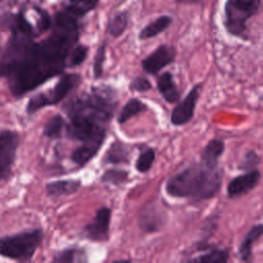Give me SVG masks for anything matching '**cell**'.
Wrapping results in <instances>:
<instances>
[{
	"label": "cell",
	"mask_w": 263,
	"mask_h": 263,
	"mask_svg": "<svg viewBox=\"0 0 263 263\" xmlns=\"http://www.w3.org/2000/svg\"><path fill=\"white\" fill-rule=\"evenodd\" d=\"M111 222V210L108 206L100 208L93 219L85 225L83 233L86 238L92 241H104L109 237Z\"/></svg>",
	"instance_id": "10"
},
{
	"label": "cell",
	"mask_w": 263,
	"mask_h": 263,
	"mask_svg": "<svg viewBox=\"0 0 263 263\" xmlns=\"http://www.w3.org/2000/svg\"><path fill=\"white\" fill-rule=\"evenodd\" d=\"M41 229H31L0 238V256L11 260H30L42 241Z\"/></svg>",
	"instance_id": "4"
},
{
	"label": "cell",
	"mask_w": 263,
	"mask_h": 263,
	"mask_svg": "<svg viewBox=\"0 0 263 263\" xmlns=\"http://www.w3.org/2000/svg\"><path fill=\"white\" fill-rule=\"evenodd\" d=\"M132 150L133 148L129 145L123 143L122 141L116 140L108 148L107 152L105 153L103 161L105 163L111 164L128 163L130 159Z\"/></svg>",
	"instance_id": "14"
},
{
	"label": "cell",
	"mask_w": 263,
	"mask_h": 263,
	"mask_svg": "<svg viewBox=\"0 0 263 263\" xmlns=\"http://www.w3.org/2000/svg\"><path fill=\"white\" fill-rule=\"evenodd\" d=\"M20 137L16 132L10 129L0 132V182L10 177Z\"/></svg>",
	"instance_id": "7"
},
{
	"label": "cell",
	"mask_w": 263,
	"mask_h": 263,
	"mask_svg": "<svg viewBox=\"0 0 263 263\" xmlns=\"http://www.w3.org/2000/svg\"><path fill=\"white\" fill-rule=\"evenodd\" d=\"M129 176V172L125 170H118V168H109L105 171L102 175L101 180L104 183H109L112 185H119L127 181Z\"/></svg>",
	"instance_id": "26"
},
{
	"label": "cell",
	"mask_w": 263,
	"mask_h": 263,
	"mask_svg": "<svg viewBox=\"0 0 263 263\" xmlns=\"http://www.w3.org/2000/svg\"><path fill=\"white\" fill-rule=\"evenodd\" d=\"M75 16L70 10L59 12L51 34L40 43H34L10 74L9 86L14 97L24 96L64 71L66 59L79 37Z\"/></svg>",
	"instance_id": "1"
},
{
	"label": "cell",
	"mask_w": 263,
	"mask_h": 263,
	"mask_svg": "<svg viewBox=\"0 0 263 263\" xmlns=\"http://www.w3.org/2000/svg\"><path fill=\"white\" fill-rule=\"evenodd\" d=\"M260 0H227L225 5V28L235 37H242L247 22L258 10Z\"/></svg>",
	"instance_id": "6"
},
{
	"label": "cell",
	"mask_w": 263,
	"mask_h": 263,
	"mask_svg": "<svg viewBox=\"0 0 263 263\" xmlns=\"http://www.w3.org/2000/svg\"><path fill=\"white\" fill-rule=\"evenodd\" d=\"M198 250L203 253L196 258L189 259V261L199 263H225L229 260V251L227 249H219L209 246L204 247L200 245Z\"/></svg>",
	"instance_id": "18"
},
{
	"label": "cell",
	"mask_w": 263,
	"mask_h": 263,
	"mask_svg": "<svg viewBox=\"0 0 263 263\" xmlns=\"http://www.w3.org/2000/svg\"><path fill=\"white\" fill-rule=\"evenodd\" d=\"M161 216V211H159L155 204H147L145 208H143L139 219V223L143 231L151 232V221H153L154 231H158L161 225L164 223V219H162Z\"/></svg>",
	"instance_id": "17"
},
{
	"label": "cell",
	"mask_w": 263,
	"mask_h": 263,
	"mask_svg": "<svg viewBox=\"0 0 263 263\" xmlns=\"http://www.w3.org/2000/svg\"><path fill=\"white\" fill-rule=\"evenodd\" d=\"M107 133L99 134L84 142L81 146L75 149L71 154V159L78 166H84L88 161H90L100 151L102 145L105 142Z\"/></svg>",
	"instance_id": "12"
},
{
	"label": "cell",
	"mask_w": 263,
	"mask_h": 263,
	"mask_svg": "<svg viewBox=\"0 0 263 263\" xmlns=\"http://www.w3.org/2000/svg\"><path fill=\"white\" fill-rule=\"evenodd\" d=\"M146 110H147V105L144 102H142L138 98H132L123 105L120 112L118 113L117 122H118V124L122 125L126 121H128L130 118L135 117L136 115H138Z\"/></svg>",
	"instance_id": "20"
},
{
	"label": "cell",
	"mask_w": 263,
	"mask_h": 263,
	"mask_svg": "<svg viewBox=\"0 0 263 263\" xmlns=\"http://www.w3.org/2000/svg\"><path fill=\"white\" fill-rule=\"evenodd\" d=\"M263 236V224L259 223L252 226L247 234L243 236L238 247V255L242 261H249L252 257V250L254 243Z\"/></svg>",
	"instance_id": "16"
},
{
	"label": "cell",
	"mask_w": 263,
	"mask_h": 263,
	"mask_svg": "<svg viewBox=\"0 0 263 263\" xmlns=\"http://www.w3.org/2000/svg\"><path fill=\"white\" fill-rule=\"evenodd\" d=\"M221 186L219 167H211L199 161L172 176L165 183V192L173 197L198 202L214 197Z\"/></svg>",
	"instance_id": "3"
},
{
	"label": "cell",
	"mask_w": 263,
	"mask_h": 263,
	"mask_svg": "<svg viewBox=\"0 0 263 263\" xmlns=\"http://www.w3.org/2000/svg\"><path fill=\"white\" fill-rule=\"evenodd\" d=\"M152 87V84L150 80L145 76H138L134 78L129 83V89L132 91H138V92H144L150 90Z\"/></svg>",
	"instance_id": "31"
},
{
	"label": "cell",
	"mask_w": 263,
	"mask_h": 263,
	"mask_svg": "<svg viewBox=\"0 0 263 263\" xmlns=\"http://www.w3.org/2000/svg\"><path fill=\"white\" fill-rule=\"evenodd\" d=\"M261 173L254 168L234 177L227 184V195L229 198H236L252 191L260 182Z\"/></svg>",
	"instance_id": "11"
},
{
	"label": "cell",
	"mask_w": 263,
	"mask_h": 263,
	"mask_svg": "<svg viewBox=\"0 0 263 263\" xmlns=\"http://www.w3.org/2000/svg\"><path fill=\"white\" fill-rule=\"evenodd\" d=\"M38 13L40 15V20L38 22V29L40 32H44L46 30H48L51 26V22H50V17L48 16V14L43 11L38 9Z\"/></svg>",
	"instance_id": "32"
},
{
	"label": "cell",
	"mask_w": 263,
	"mask_h": 263,
	"mask_svg": "<svg viewBox=\"0 0 263 263\" xmlns=\"http://www.w3.org/2000/svg\"><path fill=\"white\" fill-rule=\"evenodd\" d=\"M85 254L82 250L76 248H68L59 252L52 259L55 263H69L75 261H85Z\"/></svg>",
	"instance_id": "25"
},
{
	"label": "cell",
	"mask_w": 263,
	"mask_h": 263,
	"mask_svg": "<svg viewBox=\"0 0 263 263\" xmlns=\"http://www.w3.org/2000/svg\"><path fill=\"white\" fill-rule=\"evenodd\" d=\"M80 81L81 77L78 74H63L53 87L45 92H39L30 98L26 108L27 113L33 114L46 106L57 105L64 100L69 92L80 83Z\"/></svg>",
	"instance_id": "5"
},
{
	"label": "cell",
	"mask_w": 263,
	"mask_h": 263,
	"mask_svg": "<svg viewBox=\"0 0 263 263\" xmlns=\"http://www.w3.org/2000/svg\"><path fill=\"white\" fill-rule=\"evenodd\" d=\"M190 1H195V0H190Z\"/></svg>",
	"instance_id": "34"
},
{
	"label": "cell",
	"mask_w": 263,
	"mask_h": 263,
	"mask_svg": "<svg viewBox=\"0 0 263 263\" xmlns=\"http://www.w3.org/2000/svg\"><path fill=\"white\" fill-rule=\"evenodd\" d=\"M200 91L201 83L194 84L185 98L176 105L171 113V122L173 125H185L193 118Z\"/></svg>",
	"instance_id": "8"
},
{
	"label": "cell",
	"mask_w": 263,
	"mask_h": 263,
	"mask_svg": "<svg viewBox=\"0 0 263 263\" xmlns=\"http://www.w3.org/2000/svg\"><path fill=\"white\" fill-rule=\"evenodd\" d=\"M177 1H183V0H177Z\"/></svg>",
	"instance_id": "33"
},
{
	"label": "cell",
	"mask_w": 263,
	"mask_h": 263,
	"mask_svg": "<svg viewBox=\"0 0 263 263\" xmlns=\"http://www.w3.org/2000/svg\"><path fill=\"white\" fill-rule=\"evenodd\" d=\"M176 49L167 44L159 45L154 51L142 61V69L151 75H156L160 70L174 63Z\"/></svg>",
	"instance_id": "9"
},
{
	"label": "cell",
	"mask_w": 263,
	"mask_h": 263,
	"mask_svg": "<svg viewBox=\"0 0 263 263\" xmlns=\"http://www.w3.org/2000/svg\"><path fill=\"white\" fill-rule=\"evenodd\" d=\"M260 162V156L254 151V150H249L245 153L241 162L238 165V168L248 172L251 170H254Z\"/></svg>",
	"instance_id": "29"
},
{
	"label": "cell",
	"mask_w": 263,
	"mask_h": 263,
	"mask_svg": "<svg viewBox=\"0 0 263 263\" xmlns=\"http://www.w3.org/2000/svg\"><path fill=\"white\" fill-rule=\"evenodd\" d=\"M128 25V14L126 11H121L115 14L107 26L108 33L113 37L121 36Z\"/></svg>",
	"instance_id": "23"
},
{
	"label": "cell",
	"mask_w": 263,
	"mask_h": 263,
	"mask_svg": "<svg viewBox=\"0 0 263 263\" xmlns=\"http://www.w3.org/2000/svg\"><path fill=\"white\" fill-rule=\"evenodd\" d=\"M81 186L80 180L77 179H66L58 180L46 184V192L49 196L59 197L63 195H70L76 192Z\"/></svg>",
	"instance_id": "19"
},
{
	"label": "cell",
	"mask_w": 263,
	"mask_h": 263,
	"mask_svg": "<svg viewBox=\"0 0 263 263\" xmlns=\"http://www.w3.org/2000/svg\"><path fill=\"white\" fill-rule=\"evenodd\" d=\"M225 151V143L220 139L208 142L200 156V161L211 167H219V159Z\"/></svg>",
	"instance_id": "15"
},
{
	"label": "cell",
	"mask_w": 263,
	"mask_h": 263,
	"mask_svg": "<svg viewBox=\"0 0 263 263\" xmlns=\"http://www.w3.org/2000/svg\"><path fill=\"white\" fill-rule=\"evenodd\" d=\"M106 59V43L103 42L95 55V61H93V67H92V72H93V77L96 79H99L103 75L104 71V62Z\"/></svg>",
	"instance_id": "28"
},
{
	"label": "cell",
	"mask_w": 263,
	"mask_h": 263,
	"mask_svg": "<svg viewBox=\"0 0 263 263\" xmlns=\"http://www.w3.org/2000/svg\"><path fill=\"white\" fill-rule=\"evenodd\" d=\"M99 0H69L70 8L69 10L75 15H81L87 11L93 9Z\"/></svg>",
	"instance_id": "27"
},
{
	"label": "cell",
	"mask_w": 263,
	"mask_h": 263,
	"mask_svg": "<svg viewBox=\"0 0 263 263\" xmlns=\"http://www.w3.org/2000/svg\"><path fill=\"white\" fill-rule=\"evenodd\" d=\"M66 126L65 119L62 115L55 114L50 117L43 126V135L49 139L60 138L64 127Z\"/></svg>",
	"instance_id": "22"
},
{
	"label": "cell",
	"mask_w": 263,
	"mask_h": 263,
	"mask_svg": "<svg viewBox=\"0 0 263 263\" xmlns=\"http://www.w3.org/2000/svg\"><path fill=\"white\" fill-rule=\"evenodd\" d=\"M155 156H156V153L154 148L147 147L142 149V151L140 152L136 160V164H135L136 170L140 173H147L152 167L155 161Z\"/></svg>",
	"instance_id": "24"
},
{
	"label": "cell",
	"mask_w": 263,
	"mask_h": 263,
	"mask_svg": "<svg viewBox=\"0 0 263 263\" xmlns=\"http://www.w3.org/2000/svg\"><path fill=\"white\" fill-rule=\"evenodd\" d=\"M172 17L168 15L158 16L156 20H154L141 30V32L139 33V39L147 40L149 38L155 37L156 35L163 32L172 24Z\"/></svg>",
	"instance_id": "21"
},
{
	"label": "cell",
	"mask_w": 263,
	"mask_h": 263,
	"mask_svg": "<svg viewBox=\"0 0 263 263\" xmlns=\"http://www.w3.org/2000/svg\"><path fill=\"white\" fill-rule=\"evenodd\" d=\"M116 106L114 98L100 87H93L89 93L75 97L64 106L70 117V122L66 125L67 136L84 142L99 134L107 133L106 125Z\"/></svg>",
	"instance_id": "2"
},
{
	"label": "cell",
	"mask_w": 263,
	"mask_h": 263,
	"mask_svg": "<svg viewBox=\"0 0 263 263\" xmlns=\"http://www.w3.org/2000/svg\"><path fill=\"white\" fill-rule=\"evenodd\" d=\"M157 90L164 99V101L168 104L177 103L180 100L181 93L176 85L173 74L170 71L162 73L156 82Z\"/></svg>",
	"instance_id": "13"
},
{
	"label": "cell",
	"mask_w": 263,
	"mask_h": 263,
	"mask_svg": "<svg viewBox=\"0 0 263 263\" xmlns=\"http://www.w3.org/2000/svg\"><path fill=\"white\" fill-rule=\"evenodd\" d=\"M88 53V47L85 45H77L73 48L72 52L70 53V61L69 66L70 67H77L81 65L85 59L87 58Z\"/></svg>",
	"instance_id": "30"
}]
</instances>
